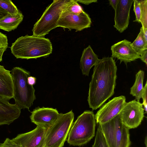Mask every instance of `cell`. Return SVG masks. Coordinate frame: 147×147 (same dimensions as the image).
Segmentation results:
<instances>
[{"label":"cell","mask_w":147,"mask_h":147,"mask_svg":"<svg viewBox=\"0 0 147 147\" xmlns=\"http://www.w3.org/2000/svg\"><path fill=\"white\" fill-rule=\"evenodd\" d=\"M63 11L57 24V27L80 31L90 27L91 21L87 13L84 11L79 14H71Z\"/></svg>","instance_id":"cell-10"},{"label":"cell","mask_w":147,"mask_h":147,"mask_svg":"<svg viewBox=\"0 0 147 147\" xmlns=\"http://www.w3.org/2000/svg\"><path fill=\"white\" fill-rule=\"evenodd\" d=\"M109 147H129V129L121 122L119 115L105 123L99 124Z\"/></svg>","instance_id":"cell-7"},{"label":"cell","mask_w":147,"mask_h":147,"mask_svg":"<svg viewBox=\"0 0 147 147\" xmlns=\"http://www.w3.org/2000/svg\"><path fill=\"white\" fill-rule=\"evenodd\" d=\"M47 129L37 125L32 130L19 134L11 140L22 147H42Z\"/></svg>","instance_id":"cell-11"},{"label":"cell","mask_w":147,"mask_h":147,"mask_svg":"<svg viewBox=\"0 0 147 147\" xmlns=\"http://www.w3.org/2000/svg\"><path fill=\"white\" fill-rule=\"evenodd\" d=\"M0 97L9 100L13 98V80L10 71L0 65Z\"/></svg>","instance_id":"cell-16"},{"label":"cell","mask_w":147,"mask_h":147,"mask_svg":"<svg viewBox=\"0 0 147 147\" xmlns=\"http://www.w3.org/2000/svg\"><path fill=\"white\" fill-rule=\"evenodd\" d=\"M64 11L68 13L76 15L79 14L84 11L76 0H72Z\"/></svg>","instance_id":"cell-24"},{"label":"cell","mask_w":147,"mask_h":147,"mask_svg":"<svg viewBox=\"0 0 147 147\" xmlns=\"http://www.w3.org/2000/svg\"><path fill=\"white\" fill-rule=\"evenodd\" d=\"M117 67L112 57L99 59L94 65L87 100L93 110L101 107L114 94Z\"/></svg>","instance_id":"cell-1"},{"label":"cell","mask_w":147,"mask_h":147,"mask_svg":"<svg viewBox=\"0 0 147 147\" xmlns=\"http://www.w3.org/2000/svg\"><path fill=\"white\" fill-rule=\"evenodd\" d=\"M143 35L145 41L147 42V28H143Z\"/></svg>","instance_id":"cell-34"},{"label":"cell","mask_w":147,"mask_h":147,"mask_svg":"<svg viewBox=\"0 0 147 147\" xmlns=\"http://www.w3.org/2000/svg\"><path fill=\"white\" fill-rule=\"evenodd\" d=\"M74 119L72 110L65 114L59 113L56 121L47 129L42 147H63Z\"/></svg>","instance_id":"cell-5"},{"label":"cell","mask_w":147,"mask_h":147,"mask_svg":"<svg viewBox=\"0 0 147 147\" xmlns=\"http://www.w3.org/2000/svg\"><path fill=\"white\" fill-rule=\"evenodd\" d=\"M0 7L11 15L16 14L20 11L10 0H0Z\"/></svg>","instance_id":"cell-22"},{"label":"cell","mask_w":147,"mask_h":147,"mask_svg":"<svg viewBox=\"0 0 147 147\" xmlns=\"http://www.w3.org/2000/svg\"><path fill=\"white\" fill-rule=\"evenodd\" d=\"M36 78L32 76H29L27 78V82L30 85L33 86L36 83Z\"/></svg>","instance_id":"cell-30"},{"label":"cell","mask_w":147,"mask_h":147,"mask_svg":"<svg viewBox=\"0 0 147 147\" xmlns=\"http://www.w3.org/2000/svg\"><path fill=\"white\" fill-rule=\"evenodd\" d=\"M72 1L54 0L34 24L32 30L33 35L44 37L50 31L57 27L62 12Z\"/></svg>","instance_id":"cell-6"},{"label":"cell","mask_w":147,"mask_h":147,"mask_svg":"<svg viewBox=\"0 0 147 147\" xmlns=\"http://www.w3.org/2000/svg\"><path fill=\"white\" fill-rule=\"evenodd\" d=\"M7 38L6 35L0 32V62L2 61L4 52L8 47Z\"/></svg>","instance_id":"cell-25"},{"label":"cell","mask_w":147,"mask_h":147,"mask_svg":"<svg viewBox=\"0 0 147 147\" xmlns=\"http://www.w3.org/2000/svg\"><path fill=\"white\" fill-rule=\"evenodd\" d=\"M13 84V97L16 104L21 110L29 108L36 99L35 90L29 85L27 78L30 73L20 67H14L10 71Z\"/></svg>","instance_id":"cell-4"},{"label":"cell","mask_w":147,"mask_h":147,"mask_svg":"<svg viewBox=\"0 0 147 147\" xmlns=\"http://www.w3.org/2000/svg\"><path fill=\"white\" fill-rule=\"evenodd\" d=\"M10 49L17 59H26L47 57L52 53L53 49L49 39L28 35L18 38Z\"/></svg>","instance_id":"cell-2"},{"label":"cell","mask_w":147,"mask_h":147,"mask_svg":"<svg viewBox=\"0 0 147 147\" xmlns=\"http://www.w3.org/2000/svg\"><path fill=\"white\" fill-rule=\"evenodd\" d=\"M134 0H118L115 9L114 27L120 33L128 27L130 11Z\"/></svg>","instance_id":"cell-14"},{"label":"cell","mask_w":147,"mask_h":147,"mask_svg":"<svg viewBox=\"0 0 147 147\" xmlns=\"http://www.w3.org/2000/svg\"><path fill=\"white\" fill-rule=\"evenodd\" d=\"M131 45L134 51L140 55L144 50L147 49V42L145 41L144 38L142 27L137 37L131 43Z\"/></svg>","instance_id":"cell-20"},{"label":"cell","mask_w":147,"mask_h":147,"mask_svg":"<svg viewBox=\"0 0 147 147\" xmlns=\"http://www.w3.org/2000/svg\"><path fill=\"white\" fill-rule=\"evenodd\" d=\"M9 100L0 97V125H9L20 116L21 109Z\"/></svg>","instance_id":"cell-15"},{"label":"cell","mask_w":147,"mask_h":147,"mask_svg":"<svg viewBox=\"0 0 147 147\" xmlns=\"http://www.w3.org/2000/svg\"><path fill=\"white\" fill-rule=\"evenodd\" d=\"M145 144L146 145V147H147V137L146 136L145 139Z\"/></svg>","instance_id":"cell-35"},{"label":"cell","mask_w":147,"mask_h":147,"mask_svg":"<svg viewBox=\"0 0 147 147\" xmlns=\"http://www.w3.org/2000/svg\"><path fill=\"white\" fill-rule=\"evenodd\" d=\"M24 16L21 11L18 13H9L0 20V29L9 32L16 29L23 21Z\"/></svg>","instance_id":"cell-18"},{"label":"cell","mask_w":147,"mask_h":147,"mask_svg":"<svg viewBox=\"0 0 147 147\" xmlns=\"http://www.w3.org/2000/svg\"><path fill=\"white\" fill-rule=\"evenodd\" d=\"M140 59L142 61L147 65V49L144 50L140 55Z\"/></svg>","instance_id":"cell-29"},{"label":"cell","mask_w":147,"mask_h":147,"mask_svg":"<svg viewBox=\"0 0 147 147\" xmlns=\"http://www.w3.org/2000/svg\"><path fill=\"white\" fill-rule=\"evenodd\" d=\"M99 59L90 45L85 48L82 52L80 63L82 74L88 76L90 69Z\"/></svg>","instance_id":"cell-17"},{"label":"cell","mask_w":147,"mask_h":147,"mask_svg":"<svg viewBox=\"0 0 147 147\" xmlns=\"http://www.w3.org/2000/svg\"><path fill=\"white\" fill-rule=\"evenodd\" d=\"M144 72L141 70H140L136 75V79L133 86L130 88V94L135 96L136 99L140 102L142 98L144 87L143 83Z\"/></svg>","instance_id":"cell-19"},{"label":"cell","mask_w":147,"mask_h":147,"mask_svg":"<svg viewBox=\"0 0 147 147\" xmlns=\"http://www.w3.org/2000/svg\"><path fill=\"white\" fill-rule=\"evenodd\" d=\"M126 98L124 96L115 97L103 105L95 115L96 123H105L118 115L125 105Z\"/></svg>","instance_id":"cell-9"},{"label":"cell","mask_w":147,"mask_h":147,"mask_svg":"<svg viewBox=\"0 0 147 147\" xmlns=\"http://www.w3.org/2000/svg\"><path fill=\"white\" fill-rule=\"evenodd\" d=\"M96 121L92 111H85L73 123L67 141L70 145L81 146L94 137Z\"/></svg>","instance_id":"cell-3"},{"label":"cell","mask_w":147,"mask_h":147,"mask_svg":"<svg viewBox=\"0 0 147 147\" xmlns=\"http://www.w3.org/2000/svg\"><path fill=\"white\" fill-rule=\"evenodd\" d=\"M141 10L140 23L143 28H147V0H138Z\"/></svg>","instance_id":"cell-23"},{"label":"cell","mask_w":147,"mask_h":147,"mask_svg":"<svg viewBox=\"0 0 147 147\" xmlns=\"http://www.w3.org/2000/svg\"><path fill=\"white\" fill-rule=\"evenodd\" d=\"M31 113L30 118L31 122L46 129L56 121L59 114L56 109L44 107H37Z\"/></svg>","instance_id":"cell-12"},{"label":"cell","mask_w":147,"mask_h":147,"mask_svg":"<svg viewBox=\"0 0 147 147\" xmlns=\"http://www.w3.org/2000/svg\"><path fill=\"white\" fill-rule=\"evenodd\" d=\"M143 107L136 100L126 102L118 115L122 123L129 129L138 127L144 117Z\"/></svg>","instance_id":"cell-8"},{"label":"cell","mask_w":147,"mask_h":147,"mask_svg":"<svg viewBox=\"0 0 147 147\" xmlns=\"http://www.w3.org/2000/svg\"><path fill=\"white\" fill-rule=\"evenodd\" d=\"M76 1L78 2L84 4L86 5H89L92 3L96 2L97 1V0H77Z\"/></svg>","instance_id":"cell-31"},{"label":"cell","mask_w":147,"mask_h":147,"mask_svg":"<svg viewBox=\"0 0 147 147\" xmlns=\"http://www.w3.org/2000/svg\"><path fill=\"white\" fill-rule=\"evenodd\" d=\"M131 42L126 39L119 41L112 45L111 47V57L116 58L124 62L127 65L128 63L140 58V55L132 48Z\"/></svg>","instance_id":"cell-13"},{"label":"cell","mask_w":147,"mask_h":147,"mask_svg":"<svg viewBox=\"0 0 147 147\" xmlns=\"http://www.w3.org/2000/svg\"><path fill=\"white\" fill-rule=\"evenodd\" d=\"M9 13L0 7V20L5 17Z\"/></svg>","instance_id":"cell-32"},{"label":"cell","mask_w":147,"mask_h":147,"mask_svg":"<svg viewBox=\"0 0 147 147\" xmlns=\"http://www.w3.org/2000/svg\"><path fill=\"white\" fill-rule=\"evenodd\" d=\"M147 81L146 83L144 86V87L143 90L142 95V98L143 99L142 105L144 106V109L145 111L144 113H147Z\"/></svg>","instance_id":"cell-27"},{"label":"cell","mask_w":147,"mask_h":147,"mask_svg":"<svg viewBox=\"0 0 147 147\" xmlns=\"http://www.w3.org/2000/svg\"><path fill=\"white\" fill-rule=\"evenodd\" d=\"M92 147H109L103 133L98 125L94 143Z\"/></svg>","instance_id":"cell-21"},{"label":"cell","mask_w":147,"mask_h":147,"mask_svg":"<svg viewBox=\"0 0 147 147\" xmlns=\"http://www.w3.org/2000/svg\"><path fill=\"white\" fill-rule=\"evenodd\" d=\"M134 11L135 13L136 19L134 22L140 23L141 10L140 4L138 0L134 1Z\"/></svg>","instance_id":"cell-26"},{"label":"cell","mask_w":147,"mask_h":147,"mask_svg":"<svg viewBox=\"0 0 147 147\" xmlns=\"http://www.w3.org/2000/svg\"><path fill=\"white\" fill-rule=\"evenodd\" d=\"M109 1L110 5L115 10L117 3L118 0H110Z\"/></svg>","instance_id":"cell-33"},{"label":"cell","mask_w":147,"mask_h":147,"mask_svg":"<svg viewBox=\"0 0 147 147\" xmlns=\"http://www.w3.org/2000/svg\"><path fill=\"white\" fill-rule=\"evenodd\" d=\"M0 147H22L20 145L15 143L11 140L7 138L4 142L0 143Z\"/></svg>","instance_id":"cell-28"}]
</instances>
